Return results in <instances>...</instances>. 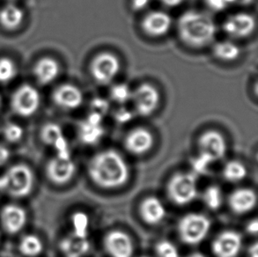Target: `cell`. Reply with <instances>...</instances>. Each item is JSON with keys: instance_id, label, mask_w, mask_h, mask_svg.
Masks as SVG:
<instances>
[{"instance_id": "cell-12", "label": "cell", "mask_w": 258, "mask_h": 257, "mask_svg": "<svg viewBox=\"0 0 258 257\" xmlns=\"http://www.w3.org/2000/svg\"><path fill=\"white\" fill-rule=\"evenodd\" d=\"M255 19L252 15L239 13L226 19L223 23V30L233 38H246L255 31Z\"/></svg>"}, {"instance_id": "cell-22", "label": "cell", "mask_w": 258, "mask_h": 257, "mask_svg": "<svg viewBox=\"0 0 258 257\" xmlns=\"http://www.w3.org/2000/svg\"><path fill=\"white\" fill-rule=\"evenodd\" d=\"M24 21V12L14 4H8L0 10V24L7 30L19 28Z\"/></svg>"}, {"instance_id": "cell-27", "label": "cell", "mask_w": 258, "mask_h": 257, "mask_svg": "<svg viewBox=\"0 0 258 257\" xmlns=\"http://www.w3.org/2000/svg\"><path fill=\"white\" fill-rule=\"evenodd\" d=\"M203 200L207 208L217 211L223 204V194L219 186L210 185L203 193Z\"/></svg>"}, {"instance_id": "cell-33", "label": "cell", "mask_w": 258, "mask_h": 257, "mask_svg": "<svg viewBox=\"0 0 258 257\" xmlns=\"http://www.w3.org/2000/svg\"><path fill=\"white\" fill-rule=\"evenodd\" d=\"M23 135V128L16 123H8L4 130V136L9 143H17L22 139Z\"/></svg>"}, {"instance_id": "cell-36", "label": "cell", "mask_w": 258, "mask_h": 257, "mask_svg": "<svg viewBox=\"0 0 258 257\" xmlns=\"http://www.w3.org/2000/svg\"><path fill=\"white\" fill-rule=\"evenodd\" d=\"M10 155L11 153L9 149L0 144V167H2L7 163L10 158Z\"/></svg>"}, {"instance_id": "cell-15", "label": "cell", "mask_w": 258, "mask_h": 257, "mask_svg": "<svg viewBox=\"0 0 258 257\" xmlns=\"http://www.w3.org/2000/svg\"><path fill=\"white\" fill-rule=\"evenodd\" d=\"M27 223V212L16 205H5L0 211V224L6 233L14 235L24 228Z\"/></svg>"}, {"instance_id": "cell-6", "label": "cell", "mask_w": 258, "mask_h": 257, "mask_svg": "<svg viewBox=\"0 0 258 257\" xmlns=\"http://www.w3.org/2000/svg\"><path fill=\"white\" fill-rule=\"evenodd\" d=\"M40 93L29 84H24L18 87L11 100L13 111L22 117H29L35 115L40 108Z\"/></svg>"}, {"instance_id": "cell-35", "label": "cell", "mask_w": 258, "mask_h": 257, "mask_svg": "<svg viewBox=\"0 0 258 257\" xmlns=\"http://www.w3.org/2000/svg\"><path fill=\"white\" fill-rule=\"evenodd\" d=\"M206 3L214 12H221L228 7L226 0H206Z\"/></svg>"}, {"instance_id": "cell-44", "label": "cell", "mask_w": 258, "mask_h": 257, "mask_svg": "<svg viewBox=\"0 0 258 257\" xmlns=\"http://www.w3.org/2000/svg\"><path fill=\"white\" fill-rule=\"evenodd\" d=\"M140 257H149V256H146V255H143V256H140Z\"/></svg>"}, {"instance_id": "cell-29", "label": "cell", "mask_w": 258, "mask_h": 257, "mask_svg": "<svg viewBox=\"0 0 258 257\" xmlns=\"http://www.w3.org/2000/svg\"><path fill=\"white\" fill-rule=\"evenodd\" d=\"M18 68L14 60L8 57L0 58V83H9L17 76Z\"/></svg>"}, {"instance_id": "cell-40", "label": "cell", "mask_w": 258, "mask_h": 257, "mask_svg": "<svg viewBox=\"0 0 258 257\" xmlns=\"http://www.w3.org/2000/svg\"><path fill=\"white\" fill-rule=\"evenodd\" d=\"M161 3L168 7H179L183 0H160Z\"/></svg>"}, {"instance_id": "cell-38", "label": "cell", "mask_w": 258, "mask_h": 257, "mask_svg": "<svg viewBox=\"0 0 258 257\" xmlns=\"http://www.w3.org/2000/svg\"><path fill=\"white\" fill-rule=\"evenodd\" d=\"M247 232L251 235H255L258 232V221L257 219H254L251 221H249L247 225Z\"/></svg>"}, {"instance_id": "cell-32", "label": "cell", "mask_w": 258, "mask_h": 257, "mask_svg": "<svg viewBox=\"0 0 258 257\" xmlns=\"http://www.w3.org/2000/svg\"><path fill=\"white\" fill-rule=\"evenodd\" d=\"M132 91L126 85H116L112 88L111 97L115 102L119 104H123L126 101L131 100Z\"/></svg>"}, {"instance_id": "cell-17", "label": "cell", "mask_w": 258, "mask_h": 257, "mask_svg": "<svg viewBox=\"0 0 258 257\" xmlns=\"http://www.w3.org/2000/svg\"><path fill=\"white\" fill-rule=\"evenodd\" d=\"M144 32L152 37H161L168 34L172 27V18L162 11H153L144 17L142 23Z\"/></svg>"}, {"instance_id": "cell-2", "label": "cell", "mask_w": 258, "mask_h": 257, "mask_svg": "<svg viewBox=\"0 0 258 257\" xmlns=\"http://www.w3.org/2000/svg\"><path fill=\"white\" fill-rule=\"evenodd\" d=\"M177 32L181 42L190 48H204L213 42L216 25L212 18L199 11H187L177 21Z\"/></svg>"}, {"instance_id": "cell-26", "label": "cell", "mask_w": 258, "mask_h": 257, "mask_svg": "<svg viewBox=\"0 0 258 257\" xmlns=\"http://www.w3.org/2000/svg\"><path fill=\"white\" fill-rule=\"evenodd\" d=\"M248 174L247 167L244 164L238 160H230L224 166L223 177L228 182H239L246 178Z\"/></svg>"}, {"instance_id": "cell-9", "label": "cell", "mask_w": 258, "mask_h": 257, "mask_svg": "<svg viewBox=\"0 0 258 257\" xmlns=\"http://www.w3.org/2000/svg\"><path fill=\"white\" fill-rule=\"evenodd\" d=\"M160 94L156 87L149 83H143L132 93L131 100L137 113L141 116L154 114L160 104Z\"/></svg>"}, {"instance_id": "cell-21", "label": "cell", "mask_w": 258, "mask_h": 257, "mask_svg": "<svg viewBox=\"0 0 258 257\" xmlns=\"http://www.w3.org/2000/svg\"><path fill=\"white\" fill-rule=\"evenodd\" d=\"M60 250L66 257H84L89 252L90 242L74 233L60 241Z\"/></svg>"}, {"instance_id": "cell-24", "label": "cell", "mask_w": 258, "mask_h": 257, "mask_svg": "<svg viewBox=\"0 0 258 257\" xmlns=\"http://www.w3.org/2000/svg\"><path fill=\"white\" fill-rule=\"evenodd\" d=\"M213 53L217 59L223 62H233L239 58L241 49L231 41H221L213 46Z\"/></svg>"}, {"instance_id": "cell-11", "label": "cell", "mask_w": 258, "mask_h": 257, "mask_svg": "<svg viewBox=\"0 0 258 257\" xmlns=\"http://www.w3.org/2000/svg\"><path fill=\"white\" fill-rule=\"evenodd\" d=\"M102 245L109 257H133L134 254L133 239L122 230H111L106 233Z\"/></svg>"}, {"instance_id": "cell-37", "label": "cell", "mask_w": 258, "mask_h": 257, "mask_svg": "<svg viewBox=\"0 0 258 257\" xmlns=\"http://www.w3.org/2000/svg\"><path fill=\"white\" fill-rule=\"evenodd\" d=\"M150 0H133L132 7L136 11L143 10L149 5Z\"/></svg>"}, {"instance_id": "cell-34", "label": "cell", "mask_w": 258, "mask_h": 257, "mask_svg": "<svg viewBox=\"0 0 258 257\" xmlns=\"http://www.w3.org/2000/svg\"><path fill=\"white\" fill-rule=\"evenodd\" d=\"M192 167H193V172L195 174H202L207 170V168L211 165V162L206 157L203 156L201 154H199V156L192 160Z\"/></svg>"}, {"instance_id": "cell-3", "label": "cell", "mask_w": 258, "mask_h": 257, "mask_svg": "<svg viewBox=\"0 0 258 257\" xmlns=\"http://www.w3.org/2000/svg\"><path fill=\"white\" fill-rule=\"evenodd\" d=\"M34 173L26 164H16L0 177V190L15 198L30 194L34 187Z\"/></svg>"}, {"instance_id": "cell-4", "label": "cell", "mask_w": 258, "mask_h": 257, "mask_svg": "<svg viewBox=\"0 0 258 257\" xmlns=\"http://www.w3.org/2000/svg\"><path fill=\"white\" fill-rule=\"evenodd\" d=\"M211 226V220L206 215L197 212L188 213L178 222V235L183 243L195 246L205 240Z\"/></svg>"}, {"instance_id": "cell-8", "label": "cell", "mask_w": 258, "mask_h": 257, "mask_svg": "<svg viewBox=\"0 0 258 257\" xmlns=\"http://www.w3.org/2000/svg\"><path fill=\"white\" fill-rule=\"evenodd\" d=\"M199 154L206 157L211 163L221 160L227 151L226 139L220 132L209 130L199 137L198 141Z\"/></svg>"}, {"instance_id": "cell-18", "label": "cell", "mask_w": 258, "mask_h": 257, "mask_svg": "<svg viewBox=\"0 0 258 257\" xmlns=\"http://www.w3.org/2000/svg\"><path fill=\"white\" fill-rule=\"evenodd\" d=\"M227 202L232 212L237 215H242L253 211L256 206L257 197L251 188H240L229 195Z\"/></svg>"}, {"instance_id": "cell-14", "label": "cell", "mask_w": 258, "mask_h": 257, "mask_svg": "<svg viewBox=\"0 0 258 257\" xmlns=\"http://www.w3.org/2000/svg\"><path fill=\"white\" fill-rule=\"evenodd\" d=\"M76 165L72 159L58 157L49 160L46 166V174L49 181L56 185H64L74 178Z\"/></svg>"}, {"instance_id": "cell-13", "label": "cell", "mask_w": 258, "mask_h": 257, "mask_svg": "<svg viewBox=\"0 0 258 257\" xmlns=\"http://www.w3.org/2000/svg\"><path fill=\"white\" fill-rule=\"evenodd\" d=\"M154 136L147 128H135L126 135L123 146L128 153L140 156L148 153L154 146Z\"/></svg>"}, {"instance_id": "cell-39", "label": "cell", "mask_w": 258, "mask_h": 257, "mask_svg": "<svg viewBox=\"0 0 258 257\" xmlns=\"http://www.w3.org/2000/svg\"><path fill=\"white\" fill-rule=\"evenodd\" d=\"M116 120H118L120 122H125L126 121H128L131 119V115L129 114V112L127 109H124V111L123 110H121V111L118 112V114H116Z\"/></svg>"}, {"instance_id": "cell-31", "label": "cell", "mask_w": 258, "mask_h": 257, "mask_svg": "<svg viewBox=\"0 0 258 257\" xmlns=\"http://www.w3.org/2000/svg\"><path fill=\"white\" fill-rule=\"evenodd\" d=\"M158 257H180L177 247L169 240H161L155 246Z\"/></svg>"}, {"instance_id": "cell-43", "label": "cell", "mask_w": 258, "mask_h": 257, "mask_svg": "<svg viewBox=\"0 0 258 257\" xmlns=\"http://www.w3.org/2000/svg\"><path fill=\"white\" fill-rule=\"evenodd\" d=\"M187 257H206L205 254H201V253H199V252H195V253H192V254H189Z\"/></svg>"}, {"instance_id": "cell-46", "label": "cell", "mask_w": 258, "mask_h": 257, "mask_svg": "<svg viewBox=\"0 0 258 257\" xmlns=\"http://www.w3.org/2000/svg\"><path fill=\"white\" fill-rule=\"evenodd\" d=\"M8 1H11V0H8Z\"/></svg>"}, {"instance_id": "cell-5", "label": "cell", "mask_w": 258, "mask_h": 257, "mask_svg": "<svg viewBox=\"0 0 258 257\" xmlns=\"http://www.w3.org/2000/svg\"><path fill=\"white\" fill-rule=\"evenodd\" d=\"M167 193L170 201L178 206L188 205L198 197V179L194 173H176L169 179Z\"/></svg>"}, {"instance_id": "cell-7", "label": "cell", "mask_w": 258, "mask_h": 257, "mask_svg": "<svg viewBox=\"0 0 258 257\" xmlns=\"http://www.w3.org/2000/svg\"><path fill=\"white\" fill-rule=\"evenodd\" d=\"M120 69V60L110 52L98 54L90 65L91 76L96 83L103 86L111 83L118 75Z\"/></svg>"}, {"instance_id": "cell-10", "label": "cell", "mask_w": 258, "mask_h": 257, "mask_svg": "<svg viewBox=\"0 0 258 257\" xmlns=\"http://www.w3.org/2000/svg\"><path fill=\"white\" fill-rule=\"evenodd\" d=\"M242 245L241 233L234 230H225L213 239L211 249L215 257H237Z\"/></svg>"}, {"instance_id": "cell-30", "label": "cell", "mask_w": 258, "mask_h": 257, "mask_svg": "<svg viewBox=\"0 0 258 257\" xmlns=\"http://www.w3.org/2000/svg\"><path fill=\"white\" fill-rule=\"evenodd\" d=\"M63 136L61 127L56 123H51V122L43 126L41 132L42 141L48 146H53L54 143Z\"/></svg>"}, {"instance_id": "cell-19", "label": "cell", "mask_w": 258, "mask_h": 257, "mask_svg": "<svg viewBox=\"0 0 258 257\" xmlns=\"http://www.w3.org/2000/svg\"><path fill=\"white\" fill-rule=\"evenodd\" d=\"M167 212L163 203L154 196L145 198L140 205V215L144 222L156 226L164 220Z\"/></svg>"}, {"instance_id": "cell-45", "label": "cell", "mask_w": 258, "mask_h": 257, "mask_svg": "<svg viewBox=\"0 0 258 257\" xmlns=\"http://www.w3.org/2000/svg\"><path fill=\"white\" fill-rule=\"evenodd\" d=\"M0 104H1V101H0Z\"/></svg>"}, {"instance_id": "cell-25", "label": "cell", "mask_w": 258, "mask_h": 257, "mask_svg": "<svg viewBox=\"0 0 258 257\" xmlns=\"http://www.w3.org/2000/svg\"><path fill=\"white\" fill-rule=\"evenodd\" d=\"M43 243L42 240L34 234H27L21 238L19 244V251L26 257H36L42 254Z\"/></svg>"}, {"instance_id": "cell-42", "label": "cell", "mask_w": 258, "mask_h": 257, "mask_svg": "<svg viewBox=\"0 0 258 257\" xmlns=\"http://www.w3.org/2000/svg\"><path fill=\"white\" fill-rule=\"evenodd\" d=\"M248 256L258 257V243L256 241L251 244V246L248 247Z\"/></svg>"}, {"instance_id": "cell-16", "label": "cell", "mask_w": 258, "mask_h": 257, "mask_svg": "<svg viewBox=\"0 0 258 257\" xmlns=\"http://www.w3.org/2000/svg\"><path fill=\"white\" fill-rule=\"evenodd\" d=\"M54 103L64 110H74L83 104L82 91L72 84H63L56 88L52 94Z\"/></svg>"}, {"instance_id": "cell-23", "label": "cell", "mask_w": 258, "mask_h": 257, "mask_svg": "<svg viewBox=\"0 0 258 257\" xmlns=\"http://www.w3.org/2000/svg\"><path fill=\"white\" fill-rule=\"evenodd\" d=\"M103 134L104 130L101 127V123L91 122L89 120L83 122L79 130V136L81 142L87 146L97 144Z\"/></svg>"}, {"instance_id": "cell-28", "label": "cell", "mask_w": 258, "mask_h": 257, "mask_svg": "<svg viewBox=\"0 0 258 257\" xmlns=\"http://www.w3.org/2000/svg\"><path fill=\"white\" fill-rule=\"evenodd\" d=\"M74 235H77L82 238H87L88 226H89V219L88 216L82 212H77L74 213L71 218Z\"/></svg>"}, {"instance_id": "cell-1", "label": "cell", "mask_w": 258, "mask_h": 257, "mask_svg": "<svg viewBox=\"0 0 258 257\" xmlns=\"http://www.w3.org/2000/svg\"><path fill=\"white\" fill-rule=\"evenodd\" d=\"M87 174L98 187L114 189L128 182L131 172L123 157L115 150L108 149L91 158L87 165Z\"/></svg>"}, {"instance_id": "cell-41", "label": "cell", "mask_w": 258, "mask_h": 257, "mask_svg": "<svg viewBox=\"0 0 258 257\" xmlns=\"http://www.w3.org/2000/svg\"><path fill=\"white\" fill-rule=\"evenodd\" d=\"M253 0H226L227 5H237V6H248L252 3Z\"/></svg>"}, {"instance_id": "cell-20", "label": "cell", "mask_w": 258, "mask_h": 257, "mask_svg": "<svg viewBox=\"0 0 258 257\" xmlns=\"http://www.w3.org/2000/svg\"><path fill=\"white\" fill-rule=\"evenodd\" d=\"M60 66L52 57H42L34 66L35 79L41 85H49L59 76Z\"/></svg>"}]
</instances>
